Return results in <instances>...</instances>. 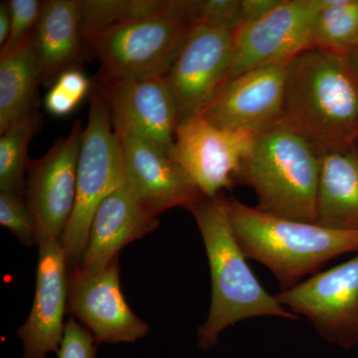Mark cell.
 I'll list each match as a JSON object with an SVG mask.
<instances>
[{
	"label": "cell",
	"mask_w": 358,
	"mask_h": 358,
	"mask_svg": "<svg viewBox=\"0 0 358 358\" xmlns=\"http://www.w3.org/2000/svg\"><path fill=\"white\" fill-rule=\"evenodd\" d=\"M282 124L319 154L357 148L358 79L345 54L310 48L289 61Z\"/></svg>",
	"instance_id": "cell-1"
},
{
	"label": "cell",
	"mask_w": 358,
	"mask_h": 358,
	"mask_svg": "<svg viewBox=\"0 0 358 358\" xmlns=\"http://www.w3.org/2000/svg\"><path fill=\"white\" fill-rule=\"evenodd\" d=\"M188 211L199 226L210 268V308L197 331L202 350L217 345L224 329L241 320L258 317L299 319L268 294L252 272L233 231L227 197L202 199Z\"/></svg>",
	"instance_id": "cell-2"
},
{
	"label": "cell",
	"mask_w": 358,
	"mask_h": 358,
	"mask_svg": "<svg viewBox=\"0 0 358 358\" xmlns=\"http://www.w3.org/2000/svg\"><path fill=\"white\" fill-rule=\"evenodd\" d=\"M227 207L235 236L247 259L266 266L281 291L294 288L306 275L317 274L336 257L358 252V231L280 217L234 197L227 199Z\"/></svg>",
	"instance_id": "cell-3"
},
{
	"label": "cell",
	"mask_w": 358,
	"mask_h": 358,
	"mask_svg": "<svg viewBox=\"0 0 358 358\" xmlns=\"http://www.w3.org/2000/svg\"><path fill=\"white\" fill-rule=\"evenodd\" d=\"M319 176V152L281 122L255 136L239 185L254 190L261 211L315 223Z\"/></svg>",
	"instance_id": "cell-4"
},
{
	"label": "cell",
	"mask_w": 358,
	"mask_h": 358,
	"mask_svg": "<svg viewBox=\"0 0 358 358\" xmlns=\"http://www.w3.org/2000/svg\"><path fill=\"white\" fill-rule=\"evenodd\" d=\"M166 13L103 28L85 37L87 49L101 65L99 76L114 79L166 77L182 48L192 23Z\"/></svg>",
	"instance_id": "cell-5"
},
{
	"label": "cell",
	"mask_w": 358,
	"mask_h": 358,
	"mask_svg": "<svg viewBox=\"0 0 358 358\" xmlns=\"http://www.w3.org/2000/svg\"><path fill=\"white\" fill-rule=\"evenodd\" d=\"M124 181L121 145L105 101L95 87L90 96L88 122L78 162L74 210L61 240L70 272L83 258L96 209Z\"/></svg>",
	"instance_id": "cell-6"
},
{
	"label": "cell",
	"mask_w": 358,
	"mask_h": 358,
	"mask_svg": "<svg viewBox=\"0 0 358 358\" xmlns=\"http://www.w3.org/2000/svg\"><path fill=\"white\" fill-rule=\"evenodd\" d=\"M255 136L218 128L196 115L178 124L173 157L199 192L214 199L239 185Z\"/></svg>",
	"instance_id": "cell-7"
},
{
	"label": "cell",
	"mask_w": 358,
	"mask_h": 358,
	"mask_svg": "<svg viewBox=\"0 0 358 358\" xmlns=\"http://www.w3.org/2000/svg\"><path fill=\"white\" fill-rule=\"evenodd\" d=\"M84 129L75 122L69 134L57 138L43 157L28 162L24 199L36 222L38 245L61 241L72 216Z\"/></svg>",
	"instance_id": "cell-8"
},
{
	"label": "cell",
	"mask_w": 358,
	"mask_h": 358,
	"mask_svg": "<svg viewBox=\"0 0 358 358\" xmlns=\"http://www.w3.org/2000/svg\"><path fill=\"white\" fill-rule=\"evenodd\" d=\"M275 296L294 315L307 317L329 343L358 345V254Z\"/></svg>",
	"instance_id": "cell-9"
},
{
	"label": "cell",
	"mask_w": 358,
	"mask_h": 358,
	"mask_svg": "<svg viewBox=\"0 0 358 358\" xmlns=\"http://www.w3.org/2000/svg\"><path fill=\"white\" fill-rule=\"evenodd\" d=\"M234 34L203 24H195L190 30L164 77L176 103L179 124L201 114L229 80Z\"/></svg>",
	"instance_id": "cell-10"
},
{
	"label": "cell",
	"mask_w": 358,
	"mask_h": 358,
	"mask_svg": "<svg viewBox=\"0 0 358 358\" xmlns=\"http://www.w3.org/2000/svg\"><path fill=\"white\" fill-rule=\"evenodd\" d=\"M327 0H280L270 13L234 34L231 78L264 66L289 63L307 50L313 21Z\"/></svg>",
	"instance_id": "cell-11"
},
{
	"label": "cell",
	"mask_w": 358,
	"mask_h": 358,
	"mask_svg": "<svg viewBox=\"0 0 358 358\" xmlns=\"http://www.w3.org/2000/svg\"><path fill=\"white\" fill-rule=\"evenodd\" d=\"M288 63L264 66L231 78L202 110L218 128L258 134L281 124Z\"/></svg>",
	"instance_id": "cell-12"
},
{
	"label": "cell",
	"mask_w": 358,
	"mask_h": 358,
	"mask_svg": "<svg viewBox=\"0 0 358 358\" xmlns=\"http://www.w3.org/2000/svg\"><path fill=\"white\" fill-rule=\"evenodd\" d=\"M95 87L105 101L114 131L141 136L173 155L178 115L164 77L98 76Z\"/></svg>",
	"instance_id": "cell-13"
},
{
	"label": "cell",
	"mask_w": 358,
	"mask_h": 358,
	"mask_svg": "<svg viewBox=\"0 0 358 358\" xmlns=\"http://www.w3.org/2000/svg\"><path fill=\"white\" fill-rule=\"evenodd\" d=\"M121 145L126 183L145 210L159 216L169 209L207 199L183 173L173 155L152 141L115 131Z\"/></svg>",
	"instance_id": "cell-14"
},
{
	"label": "cell",
	"mask_w": 358,
	"mask_h": 358,
	"mask_svg": "<svg viewBox=\"0 0 358 358\" xmlns=\"http://www.w3.org/2000/svg\"><path fill=\"white\" fill-rule=\"evenodd\" d=\"M68 313L85 324L98 345L134 343L150 331L122 294L119 259L93 274L70 272Z\"/></svg>",
	"instance_id": "cell-15"
},
{
	"label": "cell",
	"mask_w": 358,
	"mask_h": 358,
	"mask_svg": "<svg viewBox=\"0 0 358 358\" xmlns=\"http://www.w3.org/2000/svg\"><path fill=\"white\" fill-rule=\"evenodd\" d=\"M36 289L29 315L18 329L22 358H47L58 353L68 313L70 268L61 241L38 245Z\"/></svg>",
	"instance_id": "cell-16"
},
{
	"label": "cell",
	"mask_w": 358,
	"mask_h": 358,
	"mask_svg": "<svg viewBox=\"0 0 358 358\" xmlns=\"http://www.w3.org/2000/svg\"><path fill=\"white\" fill-rule=\"evenodd\" d=\"M159 223L157 216L141 206L124 181L96 209L83 258L71 272H100L119 259L124 247L152 233Z\"/></svg>",
	"instance_id": "cell-17"
},
{
	"label": "cell",
	"mask_w": 358,
	"mask_h": 358,
	"mask_svg": "<svg viewBox=\"0 0 358 358\" xmlns=\"http://www.w3.org/2000/svg\"><path fill=\"white\" fill-rule=\"evenodd\" d=\"M42 84H53L89 52L81 30L79 0H47L32 34Z\"/></svg>",
	"instance_id": "cell-18"
},
{
	"label": "cell",
	"mask_w": 358,
	"mask_h": 358,
	"mask_svg": "<svg viewBox=\"0 0 358 358\" xmlns=\"http://www.w3.org/2000/svg\"><path fill=\"white\" fill-rule=\"evenodd\" d=\"M315 223L358 231V147L320 152Z\"/></svg>",
	"instance_id": "cell-19"
},
{
	"label": "cell",
	"mask_w": 358,
	"mask_h": 358,
	"mask_svg": "<svg viewBox=\"0 0 358 358\" xmlns=\"http://www.w3.org/2000/svg\"><path fill=\"white\" fill-rule=\"evenodd\" d=\"M41 71L32 35L20 48L0 57V134L37 110Z\"/></svg>",
	"instance_id": "cell-20"
},
{
	"label": "cell",
	"mask_w": 358,
	"mask_h": 358,
	"mask_svg": "<svg viewBox=\"0 0 358 358\" xmlns=\"http://www.w3.org/2000/svg\"><path fill=\"white\" fill-rule=\"evenodd\" d=\"M43 124L38 110L14 122L0 138V192L24 196L30 141Z\"/></svg>",
	"instance_id": "cell-21"
},
{
	"label": "cell",
	"mask_w": 358,
	"mask_h": 358,
	"mask_svg": "<svg viewBox=\"0 0 358 358\" xmlns=\"http://www.w3.org/2000/svg\"><path fill=\"white\" fill-rule=\"evenodd\" d=\"M358 47V0H327L310 31L308 48L345 54Z\"/></svg>",
	"instance_id": "cell-22"
},
{
	"label": "cell",
	"mask_w": 358,
	"mask_h": 358,
	"mask_svg": "<svg viewBox=\"0 0 358 358\" xmlns=\"http://www.w3.org/2000/svg\"><path fill=\"white\" fill-rule=\"evenodd\" d=\"M83 38L128 21L166 13L169 0H79Z\"/></svg>",
	"instance_id": "cell-23"
},
{
	"label": "cell",
	"mask_w": 358,
	"mask_h": 358,
	"mask_svg": "<svg viewBox=\"0 0 358 358\" xmlns=\"http://www.w3.org/2000/svg\"><path fill=\"white\" fill-rule=\"evenodd\" d=\"M88 77L79 68L66 70L56 79L45 96V108L51 115L65 117L73 112L89 93Z\"/></svg>",
	"instance_id": "cell-24"
},
{
	"label": "cell",
	"mask_w": 358,
	"mask_h": 358,
	"mask_svg": "<svg viewBox=\"0 0 358 358\" xmlns=\"http://www.w3.org/2000/svg\"><path fill=\"white\" fill-rule=\"evenodd\" d=\"M0 224L21 243L28 246L38 245L36 222L24 196L0 192Z\"/></svg>",
	"instance_id": "cell-25"
},
{
	"label": "cell",
	"mask_w": 358,
	"mask_h": 358,
	"mask_svg": "<svg viewBox=\"0 0 358 358\" xmlns=\"http://www.w3.org/2000/svg\"><path fill=\"white\" fill-rule=\"evenodd\" d=\"M11 30L9 38L0 50V57L20 48L34 32L41 13L42 2L38 0H9Z\"/></svg>",
	"instance_id": "cell-26"
},
{
	"label": "cell",
	"mask_w": 358,
	"mask_h": 358,
	"mask_svg": "<svg viewBox=\"0 0 358 358\" xmlns=\"http://www.w3.org/2000/svg\"><path fill=\"white\" fill-rule=\"evenodd\" d=\"M241 23V0H199L197 23L236 32Z\"/></svg>",
	"instance_id": "cell-27"
},
{
	"label": "cell",
	"mask_w": 358,
	"mask_h": 358,
	"mask_svg": "<svg viewBox=\"0 0 358 358\" xmlns=\"http://www.w3.org/2000/svg\"><path fill=\"white\" fill-rule=\"evenodd\" d=\"M96 345L93 334L71 317L66 322L58 358H95Z\"/></svg>",
	"instance_id": "cell-28"
},
{
	"label": "cell",
	"mask_w": 358,
	"mask_h": 358,
	"mask_svg": "<svg viewBox=\"0 0 358 358\" xmlns=\"http://www.w3.org/2000/svg\"><path fill=\"white\" fill-rule=\"evenodd\" d=\"M280 0H241V23L248 24L263 17L279 4ZM239 26V27H240Z\"/></svg>",
	"instance_id": "cell-29"
},
{
	"label": "cell",
	"mask_w": 358,
	"mask_h": 358,
	"mask_svg": "<svg viewBox=\"0 0 358 358\" xmlns=\"http://www.w3.org/2000/svg\"><path fill=\"white\" fill-rule=\"evenodd\" d=\"M11 30V13L8 2L0 4V47L6 45Z\"/></svg>",
	"instance_id": "cell-30"
},
{
	"label": "cell",
	"mask_w": 358,
	"mask_h": 358,
	"mask_svg": "<svg viewBox=\"0 0 358 358\" xmlns=\"http://www.w3.org/2000/svg\"><path fill=\"white\" fill-rule=\"evenodd\" d=\"M345 57L346 61H348V65H350V69L352 70V72L355 73V76L358 79V47L345 53Z\"/></svg>",
	"instance_id": "cell-31"
}]
</instances>
